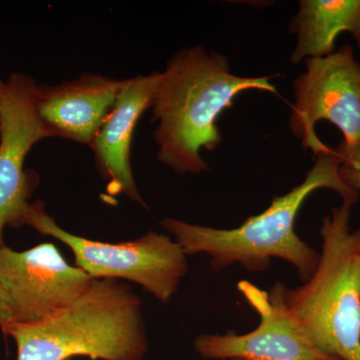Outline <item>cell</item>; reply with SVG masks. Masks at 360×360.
I'll use <instances>...</instances> for the list:
<instances>
[{
	"label": "cell",
	"instance_id": "1",
	"mask_svg": "<svg viewBox=\"0 0 360 360\" xmlns=\"http://www.w3.org/2000/svg\"><path fill=\"white\" fill-rule=\"evenodd\" d=\"M248 90L277 94L270 77L234 75L226 58L202 45L176 52L160 72L151 108L158 161L179 174L207 172L201 150L219 146V116Z\"/></svg>",
	"mask_w": 360,
	"mask_h": 360
},
{
	"label": "cell",
	"instance_id": "2",
	"mask_svg": "<svg viewBox=\"0 0 360 360\" xmlns=\"http://www.w3.org/2000/svg\"><path fill=\"white\" fill-rule=\"evenodd\" d=\"M316 156L314 167L300 186L277 196L260 214L236 229H222L165 219L160 225L174 236L186 255H206L214 271L239 264L248 271H264L272 258L288 262L303 281H309L319 264V253L295 232L296 217L307 198L321 188L335 191L343 201L356 202L359 191L341 177V160L328 148Z\"/></svg>",
	"mask_w": 360,
	"mask_h": 360
},
{
	"label": "cell",
	"instance_id": "3",
	"mask_svg": "<svg viewBox=\"0 0 360 360\" xmlns=\"http://www.w3.org/2000/svg\"><path fill=\"white\" fill-rule=\"evenodd\" d=\"M4 333L15 342L18 360H143L148 352L141 298L117 279H94L65 309Z\"/></svg>",
	"mask_w": 360,
	"mask_h": 360
},
{
	"label": "cell",
	"instance_id": "4",
	"mask_svg": "<svg viewBox=\"0 0 360 360\" xmlns=\"http://www.w3.org/2000/svg\"><path fill=\"white\" fill-rule=\"evenodd\" d=\"M354 203L343 201L322 221V250L309 281L286 288L285 302L319 349L338 360H360V231Z\"/></svg>",
	"mask_w": 360,
	"mask_h": 360
},
{
	"label": "cell",
	"instance_id": "5",
	"mask_svg": "<svg viewBox=\"0 0 360 360\" xmlns=\"http://www.w3.org/2000/svg\"><path fill=\"white\" fill-rule=\"evenodd\" d=\"M21 225L58 239L73 252L75 266L94 279H124L142 286L158 302L167 303L179 290L188 264L181 246L167 234L146 236L120 243H101L61 229L41 201L30 203Z\"/></svg>",
	"mask_w": 360,
	"mask_h": 360
},
{
	"label": "cell",
	"instance_id": "6",
	"mask_svg": "<svg viewBox=\"0 0 360 360\" xmlns=\"http://www.w3.org/2000/svg\"><path fill=\"white\" fill-rule=\"evenodd\" d=\"M293 89L290 127L303 148L314 155L328 148L315 134L321 120L335 125L347 146L360 142V63L350 45L326 58L307 59Z\"/></svg>",
	"mask_w": 360,
	"mask_h": 360
},
{
	"label": "cell",
	"instance_id": "7",
	"mask_svg": "<svg viewBox=\"0 0 360 360\" xmlns=\"http://www.w3.org/2000/svg\"><path fill=\"white\" fill-rule=\"evenodd\" d=\"M94 279L71 266L53 243L25 251L0 248V288L8 326L34 323L56 314L84 295Z\"/></svg>",
	"mask_w": 360,
	"mask_h": 360
},
{
	"label": "cell",
	"instance_id": "8",
	"mask_svg": "<svg viewBox=\"0 0 360 360\" xmlns=\"http://www.w3.org/2000/svg\"><path fill=\"white\" fill-rule=\"evenodd\" d=\"M238 288L259 316V324L243 335H198L193 347L202 359L338 360L322 352L295 319L286 305L283 283H276L266 291L243 281Z\"/></svg>",
	"mask_w": 360,
	"mask_h": 360
},
{
	"label": "cell",
	"instance_id": "9",
	"mask_svg": "<svg viewBox=\"0 0 360 360\" xmlns=\"http://www.w3.org/2000/svg\"><path fill=\"white\" fill-rule=\"evenodd\" d=\"M0 99V248L6 226H21L33 188L25 169L35 144L49 139L37 110L39 84L32 77L13 73Z\"/></svg>",
	"mask_w": 360,
	"mask_h": 360
},
{
	"label": "cell",
	"instance_id": "10",
	"mask_svg": "<svg viewBox=\"0 0 360 360\" xmlns=\"http://www.w3.org/2000/svg\"><path fill=\"white\" fill-rule=\"evenodd\" d=\"M123 84L124 79L85 73L63 84H39L37 115L49 139L91 146Z\"/></svg>",
	"mask_w": 360,
	"mask_h": 360
},
{
	"label": "cell",
	"instance_id": "11",
	"mask_svg": "<svg viewBox=\"0 0 360 360\" xmlns=\"http://www.w3.org/2000/svg\"><path fill=\"white\" fill-rule=\"evenodd\" d=\"M158 79L160 72L124 79L115 106L90 146L110 193L125 194L142 205L130 165V148L139 118L153 108Z\"/></svg>",
	"mask_w": 360,
	"mask_h": 360
},
{
	"label": "cell",
	"instance_id": "12",
	"mask_svg": "<svg viewBox=\"0 0 360 360\" xmlns=\"http://www.w3.org/2000/svg\"><path fill=\"white\" fill-rule=\"evenodd\" d=\"M300 4L290 22V32L296 35L291 63L330 56L341 32L359 39L360 0H302Z\"/></svg>",
	"mask_w": 360,
	"mask_h": 360
},
{
	"label": "cell",
	"instance_id": "13",
	"mask_svg": "<svg viewBox=\"0 0 360 360\" xmlns=\"http://www.w3.org/2000/svg\"><path fill=\"white\" fill-rule=\"evenodd\" d=\"M341 160L340 172L343 180L356 191H360V142L347 146L341 142L335 149Z\"/></svg>",
	"mask_w": 360,
	"mask_h": 360
},
{
	"label": "cell",
	"instance_id": "14",
	"mask_svg": "<svg viewBox=\"0 0 360 360\" xmlns=\"http://www.w3.org/2000/svg\"><path fill=\"white\" fill-rule=\"evenodd\" d=\"M8 326V312H7L6 302H4V295H2L1 288H0V328L4 331Z\"/></svg>",
	"mask_w": 360,
	"mask_h": 360
},
{
	"label": "cell",
	"instance_id": "15",
	"mask_svg": "<svg viewBox=\"0 0 360 360\" xmlns=\"http://www.w3.org/2000/svg\"><path fill=\"white\" fill-rule=\"evenodd\" d=\"M6 82H4L0 79V99H1L2 96H4V90H6Z\"/></svg>",
	"mask_w": 360,
	"mask_h": 360
},
{
	"label": "cell",
	"instance_id": "16",
	"mask_svg": "<svg viewBox=\"0 0 360 360\" xmlns=\"http://www.w3.org/2000/svg\"><path fill=\"white\" fill-rule=\"evenodd\" d=\"M356 42H357V44H359V47L360 49V37H359V39L356 40Z\"/></svg>",
	"mask_w": 360,
	"mask_h": 360
},
{
	"label": "cell",
	"instance_id": "17",
	"mask_svg": "<svg viewBox=\"0 0 360 360\" xmlns=\"http://www.w3.org/2000/svg\"><path fill=\"white\" fill-rule=\"evenodd\" d=\"M220 360H243V359H220Z\"/></svg>",
	"mask_w": 360,
	"mask_h": 360
},
{
	"label": "cell",
	"instance_id": "18",
	"mask_svg": "<svg viewBox=\"0 0 360 360\" xmlns=\"http://www.w3.org/2000/svg\"><path fill=\"white\" fill-rule=\"evenodd\" d=\"M70 360H75V359H70Z\"/></svg>",
	"mask_w": 360,
	"mask_h": 360
},
{
	"label": "cell",
	"instance_id": "19",
	"mask_svg": "<svg viewBox=\"0 0 360 360\" xmlns=\"http://www.w3.org/2000/svg\"><path fill=\"white\" fill-rule=\"evenodd\" d=\"M0 134H1V132H0Z\"/></svg>",
	"mask_w": 360,
	"mask_h": 360
}]
</instances>
